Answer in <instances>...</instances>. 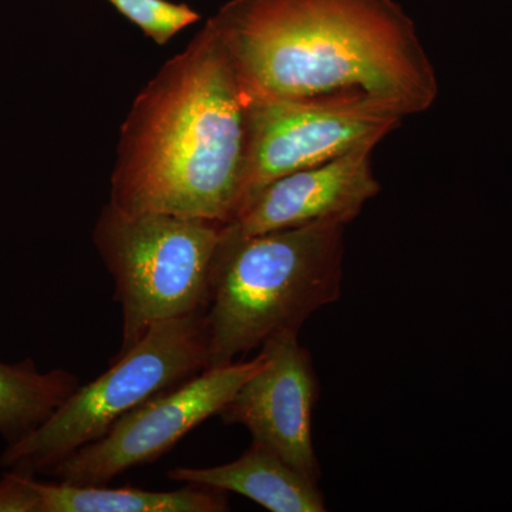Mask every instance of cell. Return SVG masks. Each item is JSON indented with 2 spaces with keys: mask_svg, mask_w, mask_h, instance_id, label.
Listing matches in <instances>:
<instances>
[{
  "mask_svg": "<svg viewBox=\"0 0 512 512\" xmlns=\"http://www.w3.org/2000/svg\"><path fill=\"white\" fill-rule=\"evenodd\" d=\"M248 96L430 110L439 80L396 0H228L208 19Z\"/></svg>",
  "mask_w": 512,
  "mask_h": 512,
  "instance_id": "cell-1",
  "label": "cell"
},
{
  "mask_svg": "<svg viewBox=\"0 0 512 512\" xmlns=\"http://www.w3.org/2000/svg\"><path fill=\"white\" fill-rule=\"evenodd\" d=\"M248 99L207 20L128 111L111 173V207L232 224L242 205Z\"/></svg>",
  "mask_w": 512,
  "mask_h": 512,
  "instance_id": "cell-2",
  "label": "cell"
},
{
  "mask_svg": "<svg viewBox=\"0 0 512 512\" xmlns=\"http://www.w3.org/2000/svg\"><path fill=\"white\" fill-rule=\"evenodd\" d=\"M345 224L315 222L235 237L224 228L205 312L210 367L237 362L276 333L299 332L342 295Z\"/></svg>",
  "mask_w": 512,
  "mask_h": 512,
  "instance_id": "cell-3",
  "label": "cell"
},
{
  "mask_svg": "<svg viewBox=\"0 0 512 512\" xmlns=\"http://www.w3.org/2000/svg\"><path fill=\"white\" fill-rule=\"evenodd\" d=\"M225 224L168 214H126L107 204L93 231L116 285L124 355L157 323L207 312Z\"/></svg>",
  "mask_w": 512,
  "mask_h": 512,
  "instance_id": "cell-4",
  "label": "cell"
},
{
  "mask_svg": "<svg viewBox=\"0 0 512 512\" xmlns=\"http://www.w3.org/2000/svg\"><path fill=\"white\" fill-rule=\"evenodd\" d=\"M110 365L92 383L79 386L45 423L10 443L0 464L18 473H47L106 436L141 404L210 369L205 312L157 323Z\"/></svg>",
  "mask_w": 512,
  "mask_h": 512,
  "instance_id": "cell-5",
  "label": "cell"
},
{
  "mask_svg": "<svg viewBox=\"0 0 512 512\" xmlns=\"http://www.w3.org/2000/svg\"><path fill=\"white\" fill-rule=\"evenodd\" d=\"M248 97L247 165L239 214L278 178L328 163L365 144L377 146L404 120L372 104Z\"/></svg>",
  "mask_w": 512,
  "mask_h": 512,
  "instance_id": "cell-6",
  "label": "cell"
},
{
  "mask_svg": "<svg viewBox=\"0 0 512 512\" xmlns=\"http://www.w3.org/2000/svg\"><path fill=\"white\" fill-rule=\"evenodd\" d=\"M264 362L261 352L251 360L204 370L141 404L117 421L106 436L74 451L47 473L64 483L106 485L130 468L154 463L195 427L218 416Z\"/></svg>",
  "mask_w": 512,
  "mask_h": 512,
  "instance_id": "cell-7",
  "label": "cell"
},
{
  "mask_svg": "<svg viewBox=\"0 0 512 512\" xmlns=\"http://www.w3.org/2000/svg\"><path fill=\"white\" fill-rule=\"evenodd\" d=\"M298 335L284 330L266 340L261 346L264 365L239 387L218 416L224 423L241 424L254 443L319 483L312 437L319 382L311 353L299 343Z\"/></svg>",
  "mask_w": 512,
  "mask_h": 512,
  "instance_id": "cell-8",
  "label": "cell"
},
{
  "mask_svg": "<svg viewBox=\"0 0 512 512\" xmlns=\"http://www.w3.org/2000/svg\"><path fill=\"white\" fill-rule=\"evenodd\" d=\"M375 147L365 144L278 178L252 198L227 231L251 237L315 222L350 224L382 190L372 165Z\"/></svg>",
  "mask_w": 512,
  "mask_h": 512,
  "instance_id": "cell-9",
  "label": "cell"
},
{
  "mask_svg": "<svg viewBox=\"0 0 512 512\" xmlns=\"http://www.w3.org/2000/svg\"><path fill=\"white\" fill-rule=\"evenodd\" d=\"M167 477L247 497L272 512H325V495L274 451L252 441L238 460L208 468L177 467Z\"/></svg>",
  "mask_w": 512,
  "mask_h": 512,
  "instance_id": "cell-10",
  "label": "cell"
},
{
  "mask_svg": "<svg viewBox=\"0 0 512 512\" xmlns=\"http://www.w3.org/2000/svg\"><path fill=\"white\" fill-rule=\"evenodd\" d=\"M39 512H224L227 493L187 484L174 491L109 488L104 485L40 483L33 480Z\"/></svg>",
  "mask_w": 512,
  "mask_h": 512,
  "instance_id": "cell-11",
  "label": "cell"
},
{
  "mask_svg": "<svg viewBox=\"0 0 512 512\" xmlns=\"http://www.w3.org/2000/svg\"><path fill=\"white\" fill-rule=\"evenodd\" d=\"M80 382L67 370L37 372L30 365L0 362V433L13 443L45 423Z\"/></svg>",
  "mask_w": 512,
  "mask_h": 512,
  "instance_id": "cell-12",
  "label": "cell"
},
{
  "mask_svg": "<svg viewBox=\"0 0 512 512\" xmlns=\"http://www.w3.org/2000/svg\"><path fill=\"white\" fill-rule=\"evenodd\" d=\"M157 45H165L178 32L201 19L197 10L170 0H107Z\"/></svg>",
  "mask_w": 512,
  "mask_h": 512,
  "instance_id": "cell-13",
  "label": "cell"
},
{
  "mask_svg": "<svg viewBox=\"0 0 512 512\" xmlns=\"http://www.w3.org/2000/svg\"><path fill=\"white\" fill-rule=\"evenodd\" d=\"M0 512H39L30 474L13 471L0 481Z\"/></svg>",
  "mask_w": 512,
  "mask_h": 512,
  "instance_id": "cell-14",
  "label": "cell"
}]
</instances>
